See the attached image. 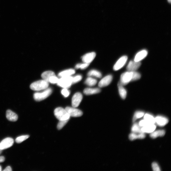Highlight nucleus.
<instances>
[{
  "mask_svg": "<svg viewBox=\"0 0 171 171\" xmlns=\"http://www.w3.org/2000/svg\"><path fill=\"white\" fill-rule=\"evenodd\" d=\"M49 86V82L43 79L33 82L31 84L30 88L33 91H39L46 89Z\"/></svg>",
  "mask_w": 171,
  "mask_h": 171,
  "instance_id": "f257e3e1",
  "label": "nucleus"
},
{
  "mask_svg": "<svg viewBox=\"0 0 171 171\" xmlns=\"http://www.w3.org/2000/svg\"><path fill=\"white\" fill-rule=\"evenodd\" d=\"M52 90L51 88H48L42 92H37L34 94L33 97L35 101L40 102L48 98L51 95Z\"/></svg>",
  "mask_w": 171,
  "mask_h": 171,
  "instance_id": "f03ea898",
  "label": "nucleus"
},
{
  "mask_svg": "<svg viewBox=\"0 0 171 171\" xmlns=\"http://www.w3.org/2000/svg\"><path fill=\"white\" fill-rule=\"evenodd\" d=\"M55 116L59 120H69L70 116L65 110L63 108L59 107L54 110Z\"/></svg>",
  "mask_w": 171,
  "mask_h": 171,
  "instance_id": "7ed1b4c3",
  "label": "nucleus"
},
{
  "mask_svg": "<svg viewBox=\"0 0 171 171\" xmlns=\"http://www.w3.org/2000/svg\"><path fill=\"white\" fill-rule=\"evenodd\" d=\"M57 84L58 86L63 88H69L72 84V77L71 76L61 77L59 79Z\"/></svg>",
  "mask_w": 171,
  "mask_h": 171,
  "instance_id": "20e7f679",
  "label": "nucleus"
},
{
  "mask_svg": "<svg viewBox=\"0 0 171 171\" xmlns=\"http://www.w3.org/2000/svg\"><path fill=\"white\" fill-rule=\"evenodd\" d=\"M132 75V71H128L122 73L120 76V83L123 85L128 84L131 81Z\"/></svg>",
  "mask_w": 171,
  "mask_h": 171,
  "instance_id": "39448f33",
  "label": "nucleus"
},
{
  "mask_svg": "<svg viewBox=\"0 0 171 171\" xmlns=\"http://www.w3.org/2000/svg\"><path fill=\"white\" fill-rule=\"evenodd\" d=\"M65 110L70 117H79L83 115V113L81 110L75 108L67 107Z\"/></svg>",
  "mask_w": 171,
  "mask_h": 171,
  "instance_id": "423d86ee",
  "label": "nucleus"
},
{
  "mask_svg": "<svg viewBox=\"0 0 171 171\" xmlns=\"http://www.w3.org/2000/svg\"><path fill=\"white\" fill-rule=\"evenodd\" d=\"M83 96L82 94L79 92L76 93L72 97V107L76 108L78 107L81 102Z\"/></svg>",
  "mask_w": 171,
  "mask_h": 171,
  "instance_id": "0eeeda50",
  "label": "nucleus"
},
{
  "mask_svg": "<svg viewBox=\"0 0 171 171\" xmlns=\"http://www.w3.org/2000/svg\"><path fill=\"white\" fill-rule=\"evenodd\" d=\"M13 143L14 140L12 138H5L0 143V149L3 150L10 148L13 145Z\"/></svg>",
  "mask_w": 171,
  "mask_h": 171,
  "instance_id": "6e6552de",
  "label": "nucleus"
},
{
  "mask_svg": "<svg viewBox=\"0 0 171 171\" xmlns=\"http://www.w3.org/2000/svg\"><path fill=\"white\" fill-rule=\"evenodd\" d=\"M128 59V57L126 55L121 57L115 64L113 67L114 70L117 71L121 69L125 65Z\"/></svg>",
  "mask_w": 171,
  "mask_h": 171,
  "instance_id": "1a4fd4ad",
  "label": "nucleus"
},
{
  "mask_svg": "<svg viewBox=\"0 0 171 171\" xmlns=\"http://www.w3.org/2000/svg\"><path fill=\"white\" fill-rule=\"evenodd\" d=\"M141 65L140 61H131L129 62L126 69L130 71H136Z\"/></svg>",
  "mask_w": 171,
  "mask_h": 171,
  "instance_id": "9d476101",
  "label": "nucleus"
},
{
  "mask_svg": "<svg viewBox=\"0 0 171 171\" xmlns=\"http://www.w3.org/2000/svg\"><path fill=\"white\" fill-rule=\"evenodd\" d=\"M113 79V76L109 75L102 79L98 84L99 87L102 88L107 86L111 83Z\"/></svg>",
  "mask_w": 171,
  "mask_h": 171,
  "instance_id": "9b49d317",
  "label": "nucleus"
},
{
  "mask_svg": "<svg viewBox=\"0 0 171 171\" xmlns=\"http://www.w3.org/2000/svg\"><path fill=\"white\" fill-rule=\"evenodd\" d=\"M96 55V53L94 52L88 53L82 57V61L84 63L90 64L95 59Z\"/></svg>",
  "mask_w": 171,
  "mask_h": 171,
  "instance_id": "f8f14e48",
  "label": "nucleus"
},
{
  "mask_svg": "<svg viewBox=\"0 0 171 171\" xmlns=\"http://www.w3.org/2000/svg\"><path fill=\"white\" fill-rule=\"evenodd\" d=\"M155 123L158 125L163 126L166 125L169 122V120L167 118L161 116H158L155 118Z\"/></svg>",
  "mask_w": 171,
  "mask_h": 171,
  "instance_id": "ddd939ff",
  "label": "nucleus"
},
{
  "mask_svg": "<svg viewBox=\"0 0 171 171\" xmlns=\"http://www.w3.org/2000/svg\"><path fill=\"white\" fill-rule=\"evenodd\" d=\"M156 128L155 124H150L141 128V130L143 133H151L154 132Z\"/></svg>",
  "mask_w": 171,
  "mask_h": 171,
  "instance_id": "4468645a",
  "label": "nucleus"
},
{
  "mask_svg": "<svg viewBox=\"0 0 171 171\" xmlns=\"http://www.w3.org/2000/svg\"><path fill=\"white\" fill-rule=\"evenodd\" d=\"M148 54V52L146 50H143L138 52L136 55L134 60L136 61H140L145 58Z\"/></svg>",
  "mask_w": 171,
  "mask_h": 171,
  "instance_id": "2eb2a0df",
  "label": "nucleus"
},
{
  "mask_svg": "<svg viewBox=\"0 0 171 171\" xmlns=\"http://www.w3.org/2000/svg\"><path fill=\"white\" fill-rule=\"evenodd\" d=\"M6 117L7 119L11 122H16L18 119V116L12 111L8 110L6 112Z\"/></svg>",
  "mask_w": 171,
  "mask_h": 171,
  "instance_id": "dca6fc26",
  "label": "nucleus"
},
{
  "mask_svg": "<svg viewBox=\"0 0 171 171\" xmlns=\"http://www.w3.org/2000/svg\"><path fill=\"white\" fill-rule=\"evenodd\" d=\"M146 137V135L143 132L139 133H135L132 132L129 135V138L130 140H134L137 139H142Z\"/></svg>",
  "mask_w": 171,
  "mask_h": 171,
  "instance_id": "f3484780",
  "label": "nucleus"
},
{
  "mask_svg": "<svg viewBox=\"0 0 171 171\" xmlns=\"http://www.w3.org/2000/svg\"><path fill=\"white\" fill-rule=\"evenodd\" d=\"M101 90L99 88H87L83 91L84 93L87 95H90L98 94L101 92Z\"/></svg>",
  "mask_w": 171,
  "mask_h": 171,
  "instance_id": "a211bd4d",
  "label": "nucleus"
},
{
  "mask_svg": "<svg viewBox=\"0 0 171 171\" xmlns=\"http://www.w3.org/2000/svg\"><path fill=\"white\" fill-rule=\"evenodd\" d=\"M75 70L73 69H69L65 70L59 73L58 76L60 77H64L71 76L72 75L75 74Z\"/></svg>",
  "mask_w": 171,
  "mask_h": 171,
  "instance_id": "6ab92c4d",
  "label": "nucleus"
},
{
  "mask_svg": "<svg viewBox=\"0 0 171 171\" xmlns=\"http://www.w3.org/2000/svg\"><path fill=\"white\" fill-rule=\"evenodd\" d=\"M118 87L120 95L123 99H125L127 95V91L123 85L120 82H119L118 84Z\"/></svg>",
  "mask_w": 171,
  "mask_h": 171,
  "instance_id": "aec40b11",
  "label": "nucleus"
},
{
  "mask_svg": "<svg viewBox=\"0 0 171 171\" xmlns=\"http://www.w3.org/2000/svg\"><path fill=\"white\" fill-rule=\"evenodd\" d=\"M55 75V73L51 71H48L43 72L41 77L42 79L48 82L49 79L51 76Z\"/></svg>",
  "mask_w": 171,
  "mask_h": 171,
  "instance_id": "412c9836",
  "label": "nucleus"
},
{
  "mask_svg": "<svg viewBox=\"0 0 171 171\" xmlns=\"http://www.w3.org/2000/svg\"><path fill=\"white\" fill-rule=\"evenodd\" d=\"M166 132L164 130H159L153 132L151 133L150 136L153 138H155L163 136Z\"/></svg>",
  "mask_w": 171,
  "mask_h": 171,
  "instance_id": "4be33fe9",
  "label": "nucleus"
},
{
  "mask_svg": "<svg viewBox=\"0 0 171 171\" xmlns=\"http://www.w3.org/2000/svg\"><path fill=\"white\" fill-rule=\"evenodd\" d=\"M144 119L149 124H155V118L152 115L149 114H146L144 115Z\"/></svg>",
  "mask_w": 171,
  "mask_h": 171,
  "instance_id": "5701e85b",
  "label": "nucleus"
},
{
  "mask_svg": "<svg viewBox=\"0 0 171 171\" xmlns=\"http://www.w3.org/2000/svg\"><path fill=\"white\" fill-rule=\"evenodd\" d=\"M88 75L89 76H94L98 78H101L102 77V74L101 72L96 70L93 69L91 70L88 72Z\"/></svg>",
  "mask_w": 171,
  "mask_h": 171,
  "instance_id": "b1692460",
  "label": "nucleus"
},
{
  "mask_svg": "<svg viewBox=\"0 0 171 171\" xmlns=\"http://www.w3.org/2000/svg\"><path fill=\"white\" fill-rule=\"evenodd\" d=\"M97 82L96 79L89 76V77L87 78L85 82V84L88 86L92 87L95 85L96 84Z\"/></svg>",
  "mask_w": 171,
  "mask_h": 171,
  "instance_id": "393cba45",
  "label": "nucleus"
},
{
  "mask_svg": "<svg viewBox=\"0 0 171 171\" xmlns=\"http://www.w3.org/2000/svg\"><path fill=\"white\" fill-rule=\"evenodd\" d=\"M132 131L135 133H139L142 132L141 130V128L138 125V124L135 123L132 126Z\"/></svg>",
  "mask_w": 171,
  "mask_h": 171,
  "instance_id": "a878e982",
  "label": "nucleus"
},
{
  "mask_svg": "<svg viewBox=\"0 0 171 171\" xmlns=\"http://www.w3.org/2000/svg\"><path fill=\"white\" fill-rule=\"evenodd\" d=\"M144 114V113L142 111H137L136 112L133 118V122H135L138 119L143 117Z\"/></svg>",
  "mask_w": 171,
  "mask_h": 171,
  "instance_id": "bb28decb",
  "label": "nucleus"
},
{
  "mask_svg": "<svg viewBox=\"0 0 171 171\" xmlns=\"http://www.w3.org/2000/svg\"><path fill=\"white\" fill-rule=\"evenodd\" d=\"M132 72V77L131 81H137L141 77V75L139 73L136 71Z\"/></svg>",
  "mask_w": 171,
  "mask_h": 171,
  "instance_id": "cd10ccee",
  "label": "nucleus"
},
{
  "mask_svg": "<svg viewBox=\"0 0 171 171\" xmlns=\"http://www.w3.org/2000/svg\"><path fill=\"white\" fill-rule=\"evenodd\" d=\"M29 136L28 135H25L22 136L17 138L16 139V142L17 143H20L23 142V141L28 139Z\"/></svg>",
  "mask_w": 171,
  "mask_h": 171,
  "instance_id": "c85d7f7f",
  "label": "nucleus"
},
{
  "mask_svg": "<svg viewBox=\"0 0 171 171\" xmlns=\"http://www.w3.org/2000/svg\"><path fill=\"white\" fill-rule=\"evenodd\" d=\"M89 65L90 64L85 63H78L75 66V68L76 69H86Z\"/></svg>",
  "mask_w": 171,
  "mask_h": 171,
  "instance_id": "c756f323",
  "label": "nucleus"
},
{
  "mask_svg": "<svg viewBox=\"0 0 171 171\" xmlns=\"http://www.w3.org/2000/svg\"><path fill=\"white\" fill-rule=\"evenodd\" d=\"M69 120H59L57 125V128L58 130H61L65 126Z\"/></svg>",
  "mask_w": 171,
  "mask_h": 171,
  "instance_id": "7c9ffc66",
  "label": "nucleus"
},
{
  "mask_svg": "<svg viewBox=\"0 0 171 171\" xmlns=\"http://www.w3.org/2000/svg\"><path fill=\"white\" fill-rule=\"evenodd\" d=\"M82 79V76L81 75H77L72 77V84H74L80 81Z\"/></svg>",
  "mask_w": 171,
  "mask_h": 171,
  "instance_id": "2f4dec72",
  "label": "nucleus"
},
{
  "mask_svg": "<svg viewBox=\"0 0 171 171\" xmlns=\"http://www.w3.org/2000/svg\"><path fill=\"white\" fill-rule=\"evenodd\" d=\"M59 80V79L55 75L51 77L49 79V83L51 84L57 83Z\"/></svg>",
  "mask_w": 171,
  "mask_h": 171,
  "instance_id": "473e14b6",
  "label": "nucleus"
},
{
  "mask_svg": "<svg viewBox=\"0 0 171 171\" xmlns=\"http://www.w3.org/2000/svg\"><path fill=\"white\" fill-rule=\"evenodd\" d=\"M61 93L64 97H67L69 96L70 92L67 88H63L61 91Z\"/></svg>",
  "mask_w": 171,
  "mask_h": 171,
  "instance_id": "72a5a7b5",
  "label": "nucleus"
},
{
  "mask_svg": "<svg viewBox=\"0 0 171 171\" xmlns=\"http://www.w3.org/2000/svg\"><path fill=\"white\" fill-rule=\"evenodd\" d=\"M152 167L153 170L154 171H160L161 170L160 166L156 162H154L152 164Z\"/></svg>",
  "mask_w": 171,
  "mask_h": 171,
  "instance_id": "f704fd0d",
  "label": "nucleus"
},
{
  "mask_svg": "<svg viewBox=\"0 0 171 171\" xmlns=\"http://www.w3.org/2000/svg\"><path fill=\"white\" fill-rule=\"evenodd\" d=\"M138 124L141 128L150 124L147 122L145 120L143 119L140 121Z\"/></svg>",
  "mask_w": 171,
  "mask_h": 171,
  "instance_id": "c9c22d12",
  "label": "nucleus"
},
{
  "mask_svg": "<svg viewBox=\"0 0 171 171\" xmlns=\"http://www.w3.org/2000/svg\"><path fill=\"white\" fill-rule=\"evenodd\" d=\"M4 171H12L11 168L10 166H8L4 170Z\"/></svg>",
  "mask_w": 171,
  "mask_h": 171,
  "instance_id": "e433bc0d",
  "label": "nucleus"
},
{
  "mask_svg": "<svg viewBox=\"0 0 171 171\" xmlns=\"http://www.w3.org/2000/svg\"><path fill=\"white\" fill-rule=\"evenodd\" d=\"M5 160V158L4 156H1L0 157V163L4 162Z\"/></svg>",
  "mask_w": 171,
  "mask_h": 171,
  "instance_id": "4c0bfd02",
  "label": "nucleus"
},
{
  "mask_svg": "<svg viewBox=\"0 0 171 171\" xmlns=\"http://www.w3.org/2000/svg\"><path fill=\"white\" fill-rule=\"evenodd\" d=\"M2 170V168L1 167V166H0V171H1Z\"/></svg>",
  "mask_w": 171,
  "mask_h": 171,
  "instance_id": "58836bf2",
  "label": "nucleus"
},
{
  "mask_svg": "<svg viewBox=\"0 0 171 171\" xmlns=\"http://www.w3.org/2000/svg\"><path fill=\"white\" fill-rule=\"evenodd\" d=\"M168 1L170 3L171 2V0H168Z\"/></svg>",
  "mask_w": 171,
  "mask_h": 171,
  "instance_id": "ea45409f",
  "label": "nucleus"
},
{
  "mask_svg": "<svg viewBox=\"0 0 171 171\" xmlns=\"http://www.w3.org/2000/svg\"><path fill=\"white\" fill-rule=\"evenodd\" d=\"M1 149H0V154H1Z\"/></svg>",
  "mask_w": 171,
  "mask_h": 171,
  "instance_id": "a19ab883",
  "label": "nucleus"
}]
</instances>
